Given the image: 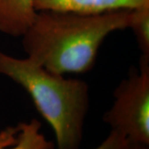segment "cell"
<instances>
[{
  "instance_id": "9",
  "label": "cell",
  "mask_w": 149,
  "mask_h": 149,
  "mask_svg": "<svg viewBox=\"0 0 149 149\" xmlns=\"http://www.w3.org/2000/svg\"><path fill=\"white\" fill-rule=\"evenodd\" d=\"M124 149H149V146L143 145V144L128 143V145L124 148Z\"/></svg>"
},
{
  "instance_id": "1",
  "label": "cell",
  "mask_w": 149,
  "mask_h": 149,
  "mask_svg": "<svg viewBox=\"0 0 149 149\" xmlns=\"http://www.w3.org/2000/svg\"><path fill=\"white\" fill-rule=\"evenodd\" d=\"M132 10L98 14L39 11L23 33L27 57L59 74L92 70L100 47L110 33L129 27Z\"/></svg>"
},
{
  "instance_id": "3",
  "label": "cell",
  "mask_w": 149,
  "mask_h": 149,
  "mask_svg": "<svg viewBox=\"0 0 149 149\" xmlns=\"http://www.w3.org/2000/svg\"><path fill=\"white\" fill-rule=\"evenodd\" d=\"M114 101L103 120L128 143L149 146V58L140 56L113 92Z\"/></svg>"
},
{
  "instance_id": "7",
  "label": "cell",
  "mask_w": 149,
  "mask_h": 149,
  "mask_svg": "<svg viewBox=\"0 0 149 149\" xmlns=\"http://www.w3.org/2000/svg\"><path fill=\"white\" fill-rule=\"evenodd\" d=\"M135 36L141 56L149 58V6L132 10L129 27Z\"/></svg>"
},
{
  "instance_id": "5",
  "label": "cell",
  "mask_w": 149,
  "mask_h": 149,
  "mask_svg": "<svg viewBox=\"0 0 149 149\" xmlns=\"http://www.w3.org/2000/svg\"><path fill=\"white\" fill-rule=\"evenodd\" d=\"M41 128L42 123L36 118L6 127L0 131V149H55Z\"/></svg>"
},
{
  "instance_id": "2",
  "label": "cell",
  "mask_w": 149,
  "mask_h": 149,
  "mask_svg": "<svg viewBox=\"0 0 149 149\" xmlns=\"http://www.w3.org/2000/svg\"><path fill=\"white\" fill-rule=\"evenodd\" d=\"M0 74L21 85L54 131L58 149H79L90 97L87 83L48 71L30 58L0 51Z\"/></svg>"
},
{
  "instance_id": "6",
  "label": "cell",
  "mask_w": 149,
  "mask_h": 149,
  "mask_svg": "<svg viewBox=\"0 0 149 149\" xmlns=\"http://www.w3.org/2000/svg\"><path fill=\"white\" fill-rule=\"evenodd\" d=\"M34 0H0V32L22 37L37 15Z\"/></svg>"
},
{
  "instance_id": "8",
  "label": "cell",
  "mask_w": 149,
  "mask_h": 149,
  "mask_svg": "<svg viewBox=\"0 0 149 149\" xmlns=\"http://www.w3.org/2000/svg\"><path fill=\"white\" fill-rule=\"evenodd\" d=\"M128 143V139L123 134L111 130L106 139L93 149H124Z\"/></svg>"
},
{
  "instance_id": "4",
  "label": "cell",
  "mask_w": 149,
  "mask_h": 149,
  "mask_svg": "<svg viewBox=\"0 0 149 149\" xmlns=\"http://www.w3.org/2000/svg\"><path fill=\"white\" fill-rule=\"evenodd\" d=\"M149 6V0H34L39 11L98 14L117 10H133Z\"/></svg>"
}]
</instances>
